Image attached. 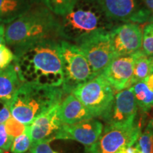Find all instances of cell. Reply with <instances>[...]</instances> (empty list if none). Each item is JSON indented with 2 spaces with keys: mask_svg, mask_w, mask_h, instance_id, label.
Returning a JSON list of instances; mask_svg holds the SVG:
<instances>
[{
  "mask_svg": "<svg viewBox=\"0 0 153 153\" xmlns=\"http://www.w3.org/2000/svg\"><path fill=\"white\" fill-rule=\"evenodd\" d=\"M14 64L22 83L60 87L63 82L60 43L46 39L14 48Z\"/></svg>",
  "mask_w": 153,
  "mask_h": 153,
  "instance_id": "obj_1",
  "label": "cell"
},
{
  "mask_svg": "<svg viewBox=\"0 0 153 153\" xmlns=\"http://www.w3.org/2000/svg\"><path fill=\"white\" fill-rule=\"evenodd\" d=\"M59 36V21L48 7L36 5L5 26L4 41L14 48Z\"/></svg>",
  "mask_w": 153,
  "mask_h": 153,
  "instance_id": "obj_2",
  "label": "cell"
},
{
  "mask_svg": "<svg viewBox=\"0 0 153 153\" xmlns=\"http://www.w3.org/2000/svg\"><path fill=\"white\" fill-rule=\"evenodd\" d=\"M59 21V36L65 41H76L99 30H110L112 21L106 16L98 0H78L74 7Z\"/></svg>",
  "mask_w": 153,
  "mask_h": 153,
  "instance_id": "obj_3",
  "label": "cell"
},
{
  "mask_svg": "<svg viewBox=\"0 0 153 153\" xmlns=\"http://www.w3.org/2000/svg\"><path fill=\"white\" fill-rule=\"evenodd\" d=\"M61 87L22 83L9 105L11 115L24 126L62 100Z\"/></svg>",
  "mask_w": 153,
  "mask_h": 153,
  "instance_id": "obj_4",
  "label": "cell"
},
{
  "mask_svg": "<svg viewBox=\"0 0 153 153\" xmlns=\"http://www.w3.org/2000/svg\"><path fill=\"white\" fill-rule=\"evenodd\" d=\"M60 43L63 73L61 89L65 94H69L96 75L85 55L75 43L65 40Z\"/></svg>",
  "mask_w": 153,
  "mask_h": 153,
  "instance_id": "obj_5",
  "label": "cell"
},
{
  "mask_svg": "<svg viewBox=\"0 0 153 153\" xmlns=\"http://www.w3.org/2000/svg\"><path fill=\"white\" fill-rule=\"evenodd\" d=\"M71 94L85 106L93 118H101L112 104L115 90L100 74L76 87Z\"/></svg>",
  "mask_w": 153,
  "mask_h": 153,
  "instance_id": "obj_6",
  "label": "cell"
},
{
  "mask_svg": "<svg viewBox=\"0 0 153 153\" xmlns=\"http://www.w3.org/2000/svg\"><path fill=\"white\" fill-rule=\"evenodd\" d=\"M85 55L96 76L100 74L115 57L110 30H99L79 38L76 42Z\"/></svg>",
  "mask_w": 153,
  "mask_h": 153,
  "instance_id": "obj_7",
  "label": "cell"
},
{
  "mask_svg": "<svg viewBox=\"0 0 153 153\" xmlns=\"http://www.w3.org/2000/svg\"><path fill=\"white\" fill-rule=\"evenodd\" d=\"M141 132L140 124L135 122L124 125L106 126L91 148L85 153H118L134 145Z\"/></svg>",
  "mask_w": 153,
  "mask_h": 153,
  "instance_id": "obj_8",
  "label": "cell"
},
{
  "mask_svg": "<svg viewBox=\"0 0 153 153\" xmlns=\"http://www.w3.org/2000/svg\"><path fill=\"white\" fill-rule=\"evenodd\" d=\"M111 20L141 24L150 20L151 12L141 0H98Z\"/></svg>",
  "mask_w": 153,
  "mask_h": 153,
  "instance_id": "obj_9",
  "label": "cell"
},
{
  "mask_svg": "<svg viewBox=\"0 0 153 153\" xmlns=\"http://www.w3.org/2000/svg\"><path fill=\"white\" fill-rule=\"evenodd\" d=\"M137 107L133 88H126L115 94L110 108L101 118L106 122L107 126L133 123Z\"/></svg>",
  "mask_w": 153,
  "mask_h": 153,
  "instance_id": "obj_10",
  "label": "cell"
},
{
  "mask_svg": "<svg viewBox=\"0 0 153 153\" xmlns=\"http://www.w3.org/2000/svg\"><path fill=\"white\" fill-rule=\"evenodd\" d=\"M111 41L116 56L131 55L142 48L143 29L138 24L125 23L110 30Z\"/></svg>",
  "mask_w": 153,
  "mask_h": 153,
  "instance_id": "obj_11",
  "label": "cell"
},
{
  "mask_svg": "<svg viewBox=\"0 0 153 153\" xmlns=\"http://www.w3.org/2000/svg\"><path fill=\"white\" fill-rule=\"evenodd\" d=\"M103 129V124L93 118L74 125H63L55 140H75L85 145L87 150L97 142Z\"/></svg>",
  "mask_w": 153,
  "mask_h": 153,
  "instance_id": "obj_12",
  "label": "cell"
},
{
  "mask_svg": "<svg viewBox=\"0 0 153 153\" xmlns=\"http://www.w3.org/2000/svg\"><path fill=\"white\" fill-rule=\"evenodd\" d=\"M60 104L55 105L38 116L28 126L32 143L55 140L63 126L58 114Z\"/></svg>",
  "mask_w": 153,
  "mask_h": 153,
  "instance_id": "obj_13",
  "label": "cell"
},
{
  "mask_svg": "<svg viewBox=\"0 0 153 153\" xmlns=\"http://www.w3.org/2000/svg\"><path fill=\"white\" fill-rule=\"evenodd\" d=\"M133 54L116 56L103 71L104 77L114 90L120 91L128 88L133 72Z\"/></svg>",
  "mask_w": 153,
  "mask_h": 153,
  "instance_id": "obj_14",
  "label": "cell"
},
{
  "mask_svg": "<svg viewBox=\"0 0 153 153\" xmlns=\"http://www.w3.org/2000/svg\"><path fill=\"white\" fill-rule=\"evenodd\" d=\"M58 114L63 125L70 126L93 118L85 106L72 94H67L59 106Z\"/></svg>",
  "mask_w": 153,
  "mask_h": 153,
  "instance_id": "obj_15",
  "label": "cell"
},
{
  "mask_svg": "<svg viewBox=\"0 0 153 153\" xmlns=\"http://www.w3.org/2000/svg\"><path fill=\"white\" fill-rule=\"evenodd\" d=\"M22 84L14 63L0 70V102L9 106Z\"/></svg>",
  "mask_w": 153,
  "mask_h": 153,
  "instance_id": "obj_16",
  "label": "cell"
},
{
  "mask_svg": "<svg viewBox=\"0 0 153 153\" xmlns=\"http://www.w3.org/2000/svg\"><path fill=\"white\" fill-rule=\"evenodd\" d=\"M29 0H0V24H8L27 11Z\"/></svg>",
  "mask_w": 153,
  "mask_h": 153,
  "instance_id": "obj_17",
  "label": "cell"
},
{
  "mask_svg": "<svg viewBox=\"0 0 153 153\" xmlns=\"http://www.w3.org/2000/svg\"><path fill=\"white\" fill-rule=\"evenodd\" d=\"M133 54L134 56L133 72L128 87L137 82L144 81L147 76L153 73V57L145 55L141 49Z\"/></svg>",
  "mask_w": 153,
  "mask_h": 153,
  "instance_id": "obj_18",
  "label": "cell"
},
{
  "mask_svg": "<svg viewBox=\"0 0 153 153\" xmlns=\"http://www.w3.org/2000/svg\"><path fill=\"white\" fill-rule=\"evenodd\" d=\"M137 106L144 112H148L153 104V91L151 90L144 81L132 86Z\"/></svg>",
  "mask_w": 153,
  "mask_h": 153,
  "instance_id": "obj_19",
  "label": "cell"
},
{
  "mask_svg": "<svg viewBox=\"0 0 153 153\" xmlns=\"http://www.w3.org/2000/svg\"><path fill=\"white\" fill-rule=\"evenodd\" d=\"M135 146L142 153H153V117L150 116L144 130L141 129Z\"/></svg>",
  "mask_w": 153,
  "mask_h": 153,
  "instance_id": "obj_20",
  "label": "cell"
},
{
  "mask_svg": "<svg viewBox=\"0 0 153 153\" xmlns=\"http://www.w3.org/2000/svg\"><path fill=\"white\" fill-rule=\"evenodd\" d=\"M32 145L28 126H26L24 133L15 137L11 143L10 150L12 153H26L30 150Z\"/></svg>",
  "mask_w": 153,
  "mask_h": 153,
  "instance_id": "obj_21",
  "label": "cell"
},
{
  "mask_svg": "<svg viewBox=\"0 0 153 153\" xmlns=\"http://www.w3.org/2000/svg\"><path fill=\"white\" fill-rule=\"evenodd\" d=\"M78 0H48V8L55 15L63 16L74 7Z\"/></svg>",
  "mask_w": 153,
  "mask_h": 153,
  "instance_id": "obj_22",
  "label": "cell"
},
{
  "mask_svg": "<svg viewBox=\"0 0 153 153\" xmlns=\"http://www.w3.org/2000/svg\"><path fill=\"white\" fill-rule=\"evenodd\" d=\"M141 50L145 55L153 57V23H148L143 28Z\"/></svg>",
  "mask_w": 153,
  "mask_h": 153,
  "instance_id": "obj_23",
  "label": "cell"
},
{
  "mask_svg": "<svg viewBox=\"0 0 153 153\" xmlns=\"http://www.w3.org/2000/svg\"><path fill=\"white\" fill-rule=\"evenodd\" d=\"M15 54L5 43L0 45V70L7 68L14 62Z\"/></svg>",
  "mask_w": 153,
  "mask_h": 153,
  "instance_id": "obj_24",
  "label": "cell"
},
{
  "mask_svg": "<svg viewBox=\"0 0 153 153\" xmlns=\"http://www.w3.org/2000/svg\"><path fill=\"white\" fill-rule=\"evenodd\" d=\"M4 123L9 134L13 138L24 133L26 128V126L21 123L18 120L14 119L12 116H11Z\"/></svg>",
  "mask_w": 153,
  "mask_h": 153,
  "instance_id": "obj_25",
  "label": "cell"
},
{
  "mask_svg": "<svg viewBox=\"0 0 153 153\" xmlns=\"http://www.w3.org/2000/svg\"><path fill=\"white\" fill-rule=\"evenodd\" d=\"M13 139L7 131L5 123L0 124V150L5 152L10 150Z\"/></svg>",
  "mask_w": 153,
  "mask_h": 153,
  "instance_id": "obj_26",
  "label": "cell"
},
{
  "mask_svg": "<svg viewBox=\"0 0 153 153\" xmlns=\"http://www.w3.org/2000/svg\"><path fill=\"white\" fill-rule=\"evenodd\" d=\"M51 141L45 140L32 143L30 148V153H58L53 150L50 146Z\"/></svg>",
  "mask_w": 153,
  "mask_h": 153,
  "instance_id": "obj_27",
  "label": "cell"
},
{
  "mask_svg": "<svg viewBox=\"0 0 153 153\" xmlns=\"http://www.w3.org/2000/svg\"><path fill=\"white\" fill-rule=\"evenodd\" d=\"M11 116L9 106L0 102V124L6 123Z\"/></svg>",
  "mask_w": 153,
  "mask_h": 153,
  "instance_id": "obj_28",
  "label": "cell"
},
{
  "mask_svg": "<svg viewBox=\"0 0 153 153\" xmlns=\"http://www.w3.org/2000/svg\"><path fill=\"white\" fill-rule=\"evenodd\" d=\"M145 7L153 14V0H141Z\"/></svg>",
  "mask_w": 153,
  "mask_h": 153,
  "instance_id": "obj_29",
  "label": "cell"
},
{
  "mask_svg": "<svg viewBox=\"0 0 153 153\" xmlns=\"http://www.w3.org/2000/svg\"><path fill=\"white\" fill-rule=\"evenodd\" d=\"M144 82H145V84L148 85V87L150 88L151 90L153 91V73L150 74V75L147 76V77L145 79Z\"/></svg>",
  "mask_w": 153,
  "mask_h": 153,
  "instance_id": "obj_30",
  "label": "cell"
},
{
  "mask_svg": "<svg viewBox=\"0 0 153 153\" xmlns=\"http://www.w3.org/2000/svg\"><path fill=\"white\" fill-rule=\"evenodd\" d=\"M4 33H5V25L0 24V45L5 43L4 41Z\"/></svg>",
  "mask_w": 153,
  "mask_h": 153,
  "instance_id": "obj_31",
  "label": "cell"
},
{
  "mask_svg": "<svg viewBox=\"0 0 153 153\" xmlns=\"http://www.w3.org/2000/svg\"><path fill=\"white\" fill-rule=\"evenodd\" d=\"M30 4H35L36 5H44L48 7V0H29Z\"/></svg>",
  "mask_w": 153,
  "mask_h": 153,
  "instance_id": "obj_32",
  "label": "cell"
},
{
  "mask_svg": "<svg viewBox=\"0 0 153 153\" xmlns=\"http://www.w3.org/2000/svg\"><path fill=\"white\" fill-rule=\"evenodd\" d=\"M148 112H150V114H150V116H151V117H153V104H152V107H151L150 111H149Z\"/></svg>",
  "mask_w": 153,
  "mask_h": 153,
  "instance_id": "obj_33",
  "label": "cell"
},
{
  "mask_svg": "<svg viewBox=\"0 0 153 153\" xmlns=\"http://www.w3.org/2000/svg\"><path fill=\"white\" fill-rule=\"evenodd\" d=\"M149 22L153 23V14H151V16H150V20H149Z\"/></svg>",
  "mask_w": 153,
  "mask_h": 153,
  "instance_id": "obj_34",
  "label": "cell"
},
{
  "mask_svg": "<svg viewBox=\"0 0 153 153\" xmlns=\"http://www.w3.org/2000/svg\"><path fill=\"white\" fill-rule=\"evenodd\" d=\"M135 153H142L141 152H140V151H137L136 152H135Z\"/></svg>",
  "mask_w": 153,
  "mask_h": 153,
  "instance_id": "obj_35",
  "label": "cell"
},
{
  "mask_svg": "<svg viewBox=\"0 0 153 153\" xmlns=\"http://www.w3.org/2000/svg\"><path fill=\"white\" fill-rule=\"evenodd\" d=\"M3 152H3V151H1V150H0V153H3Z\"/></svg>",
  "mask_w": 153,
  "mask_h": 153,
  "instance_id": "obj_36",
  "label": "cell"
},
{
  "mask_svg": "<svg viewBox=\"0 0 153 153\" xmlns=\"http://www.w3.org/2000/svg\"><path fill=\"white\" fill-rule=\"evenodd\" d=\"M3 153H4V152H3Z\"/></svg>",
  "mask_w": 153,
  "mask_h": 153,
  "instance_id": "obj_37",
  "label": "cell"
}]
</instances>
